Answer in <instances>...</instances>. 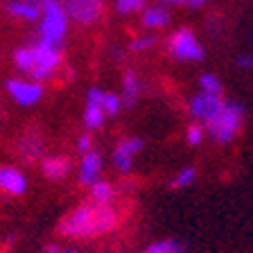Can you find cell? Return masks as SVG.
I'll return each instance as SVG.
<instances>
[{"mask_svg":"<svg viewBox=\"0 0 253 253\" xmlns=\"http://www.w3.org/2000/svg\"><path fill=\"white\" fill-rule=\"evenodd\" d=\"M235 66L240 70H253V54H240V57H235Z\"/></svg>","mask_w":253,"mask_h":253,"instance_id":"cell-27","label":"cell"},{"mask_svg":"<svg viewBox=\"0 0 253 253\" xmlns=\"http://www.w3.org/2000/svg\"><path fill=\"white\" fill-rule=\"evenodd\" d=\"M18 154H21L25 161H37L43 154V140L39 133H27L18 140Z\"/></svg>","mask_w":253,"mask_h":253,"instance_id":"cell-18","label":"cell"},{"mask_svg":"<svg viewBox=\"0 0 253 253\" xmlns=\"http://www.w3.org/2000/svg\"><path fill=\"white\" fill-rule=\"evenodd\" d=\"M27 2H37V5H41L43 0H27Z\"/></svg>","mask_w":253,"mask_h":253,"instance_id":"cell-32","label":"cell"},{"mask_svg":"<svg viewBox=\"0 0 253 253\" xmlns=\"http://www.w3.org/2000/svg\"><path fill=\"white\" fill-rule=\"evenodd\" d=\"M168 50L176 61L185 63H197L204 59V45L197 39V34L190 27H181V30L172 32L168 39Z\"/></svg>","mask_w":253,"mask_h":253,"instance_id":"cell-5","label":"cell"},{"mask_svg":"<svg viewBox=\"0 0 253 253\" xmlns=\"http://www.w3.org/2000/svg\"><path fill=\"white\" fill-rule=\"evenodd\" d=\"M70 30V16L63 0H43L41 16L37 21V39L43 43L61 47Z\"/></svg>","mask_w":253,"mask_h":253,"instance_id":"cell-3","label":"cell"},{"mask_svg":"<svg viewBox=\"0 0 253 253\" xmlns=\"http://www.w3.org/2000/svg\"><path fill=\"white\" fill-rule=\"evenodd\" d=\"M197 86H199L201 93H211V95H221L224 93V84L215 73H204L197 79Z\"/></svg>","mask_w":253,"mask_h":253,"instance_id":"cell-19","label":"cell"},{"mask_svg":"<svg viewBox=\"0 0 253 253\" xmlns=\"http://www.w3.org/2000/svg\"><path fill=\"white\" fill-rule=\"evenodd\" d=\"M156 2H161V5H165V7H181V5H188V0H156Z\"/></svg>","mask_w":253,"mask_h":253,"instance_id":"cell-28","label":"cell"},{"mask_svg":"<svg viewBox=\"0 0 253 253\" xmlns=\"http://www.w3.org/2000/svg\"><path fill=\"white\" fill-rule=\"evenodd\" d=\"M158 43V37H154V34H140V37H133L131 43H129V50L136 54L140 52H147V50H152L154 45Z\"/></svg>","mask_w":253,"mask_h":253,"instance_id":"cell-22","label":"cell"},{"mask_svg":"<svg viewBox=\"0 0 253 253\" xmlns=\"http://www.w3.org/2000/svg\"><path fill=\"white\" fill-rule=\"evenodd\" d=\"M251 41H253V34H251Z\"/></svg>","mask_w":253,"mask_h":253,"instance_id":"cell-33","label":"cell"},{"mask_svg":"<svg viewBox=\"0 0 253 253\" xmlns=\"http://www.w3.org/2000/svg\"><path fill=\"white\" fill-rule=\"evenodd\" d=\"M118 221H120V215L113 206H100L88 201L73 208L68 215H63V219L59 221V233L73 240H88V237L113 231Z\"/></svg>","mask_w":253,"mask_h":253,"instance_id":"cell-1","label":"cell"},{"mask_svg":"<svg viewBox=\"0 0 253 253\" xmlns=\"http://www.w3.org/2000/svg\"><path fill=\"white\" fill-rule=\"evenodd\" d=\"M5 11L21 23H37L41 16V5L37 2H27V0H7L5 2Z\"/></svg>","mask_w":253,"mask_h":253,"instance_id":"cell-15","label":"cell"},{"mask_svg":"<svg viewBox=\"0 0 253 253\" xmlns=\"http://www.w3.org/2000/svg\"><path fill=\"white\" fill-rule=\"evenodd\" d=\"M197 181V168H192V165H185V168H181L179 172L172 176V181H169V185L172 188H190V185Z\"/></svg>","mask_w":253,"mask_h":253,"instance_id":"cell-20","label":"cell"},{"mask_svg":"<svg viewBox=\"0 0 253 253\" xmlns=\"http://www.w3.org/2000/svg\"><path fill=\"white\" fill-rule=\"evenodd\" d=\"M70 23L79 27H90L104 16L106 0H63Z\"/></svg>","mask_w":253,"mask_h":253,"instance_id":"cell-7","label":"cell"},{"mask_svg":"<svg viewBox=\"0 0 253 253\" xmlns=\"http://www.w3.org/2000/svg\"><path fill=\"white\" fill-rule=\"evenodd\" d=\"M59 253H79V251H77V249H61Z\"/></svg>","mask_w":253,"mask_h":253,"instance_id":"cell-31","label":"cell"},{"mask_svg":"<svg viewBox=\"0 0 253 253\" xmlns=\"http://www.w3.org/2000/svg\"><path fill=\"white\" fill-rule=\"evenodd\" d=\"M104 93L100 86H90L86 93V106H84V126L86 131H97L106 122L104 113Z\"/></svg>","mask_w":253,"mask_h":253,"instance_id":"cell-9","label":"cell"},{"mask_svg":"<svg viewBox=\"0 0 253 253\" xmlns=\"http://www.w3.org/2000/svg\"><path fill=\"white\" fill-rule=\"evenodd\" d=\"M70 161L66 156H47L41 161V172L47 181H63L70 174Z\"/></svg>","mask_w":253,"mask_h":253,"instance_id":"cell-16","label":"cell"},{"mask_svg":"<svg viewBox=\"0 0 253 253\" xmlns=\"http://www.w3.org/2000/svg\"><path fill=\"white\" fill-rule=\"evenodd\" d=\"M122 109H125V104H122L120 93H111V90H106L104 93V113H106V118H116Z\"/></svg>","mask_w":253,"mask_h":253,"instance_id":"cell-23","label":"cell"},{"mask_svg":"<svg viewBox=\"0 0 253 253\" xmlns=\"http://www.w3.org/2000/svg\"><path fill=\"white\" fill-rule=\"evenodd\" d=\"M142 7H145V0H113V9L120 16L140 14Z\"/></svg>","mask_w":253,"mask_h":253,"instance_id":"cell-21","label":"cell"},{"mask_svg":"<svg viewBox=\"0 0 253 253\" xmlns=\"http://www.w3.org/2000/svg\"><path fill=\"white\" fill-rule=\"evenodd\" d=\"M145 253H185L176 240H161V242H154L145 249Z\"/></svg>","mask_w":253,"mask_h":253,"instance_id":"cell-24","label":"cell"},{"mask_svg":"<svg viewBox=\"0 0 253 253\" xmlns=\"http://www.w3.org/2000/svg\"><path fill=\"white\" fill-rule=\"evenodd\" d=\"M206 2H211V0H188V7H192V9H199V7H204Z\"/></svg>","mask_w":253,"mask_h":253,"instance_id":"cell-29","label":"cell"},{"mask_svg":"<svg viewBox=\"0 0 253 253\" xmlns=\"http://www.w3.org/2000/svg\"><path fill=\"white\" fill-rule=\"evenodd\" d=\"M169 21H172V14H169V9L165 5H161V2L145 5L140 11V25L149 32L163 30V27L169 25Z\"/></svg>","mask_w":253,"mask_h":253,"instance_id":"cell-13","label":"cell"},{"mask_svg":"<svg viewBox=\"0 0 253 253\" xmlns=\"http://www.w3.org/2000/svg\"><path fill=\"white\" fill-rule=\"evenodd\" d=\"M5 90L11 97V102H16L18 106H37L43 100V95H45V86L41 82H37V79L25 77V75L7 79Z\"/></svg>","mask_w":253,"mask_h":253,"instance_id":"cell-6","label":"cell"},{"mask_svg":"<svg viewBox=\"0 0 253 253\" xmlns=\"http://www.w3.org/2000/svg\"><path fill=\"white\" fill-rule=\"evenodd\" d=\"M206 138V129L199 125V122H192V125L185 129V142H188L190 147H199L201 142Z\"/></svg>","mask_w":253,"mask_h":253,"instance_id":"cell-25","label":"cell"},{"mask_svg":"<svg viewBox=\"0 0 253 253\" xmlns=\"http://www.w3.org/2000/svg\"><path fill=\"white\" fill-rule=\"evenodd\" d=\"M221 102H224V97H221V95H211V93H201V90H199V93H195L192 97H190L188 113L192 116V120L199 122V125L204 126L206 122L211 120L217 111H219Z\"/></svg>","mask_w":253,"mask_h":253,"instance_id":"cell-10","label":"cell"},{"mask_svg":"<svg viewBox=\"0 0 253 253\" xmlns=\"http://www.w3.org/2000/svg\"><path fill=\"white\" fill-rule=\"evenodd\" d=\"M102 172H104V156H102L97 149H90V152L82 154L79 158V168H77V179L84 188H90L95 181L102 179Z\"/></svg>","mask_w":253,"mask_h":253,"instance_id":"cell-11","label":"cell"},{"mask_svg":"<svg viewBox=\"0 0 253 253\" xmlns=\"http://www.w3.org/2000/svg\"><path fill=\"white\" fill-rule=\"evenodd\" d=\"M77 149L79 154H86L93 149V136H90V131H84V133H79L77 138Z\"/></svg>","mask_w":253,"mask_h":253,"instance_id":"cell-26","label":"cell"},{"mask_svg":"<svg viewBox=\"0 0 253 253\" xmlns=\"http://www.w3.org/2000/svg\"><path fill=\"white\" fill-rule=\"evenodd\" d=\"M145 149V140L138 136H126L122 140H118V145L113 147L111 154V163L120 174H129L133 168V158Z\"/></svg>","mask_w":253,"mask_h":253,"instance_id":"cell-8","label":"cell"},{"mask_svg":"<svg viewBox=\"0 0 253 253\" xmlns=\"http://www.w3.org/2000/svg\"><path fill=\"white\" fill-rule=\"evenodd\" d=\"M244 125V106L240 102L224 100L215 116L204 125L206 133L211 136V140H215L217 145H228L237 138L240 129Z\"/></svg>","mask_w":253,"mask_h":253,"instance_id":"cell-4","label":"cell"},{"mask_svg":"<svg viewBox=\"0 0 253 253\" xmlns=\"http://www.w3.org/2000/svg\"><path fill=\"white\" fill-rule=\"evenodd\" d=\"M27 181L25 172L14 165H0V192H5L9 197H23L27 192Z\"/></svg>","mask_w":253,"mask_h":253,"instance_id":"cell-12","label":"cell"},{"mask_svg":"<svg viewBox=\"0 0 253 253\" xmlns=\"http://www.w3.org/2000/svg\"><path fill=\"white\" fill-rule=\"evenodd\" d=\"M142 90H145V84H142V79L138 77V73L136 70H126V73L122 75V90H120L122 104H125L126 109L136 106Z\"/></svg>","mask_w":253,"mask_h":253,"instance_id":"cell-14","label":"cell"},{"mask_svg":"<svg viewBox=\"0 0 253 253\" xmlns=\"http://www.w3.org/2000/svg\"><path fill=\"white\" fill-rule=\"evenodd\" d=\"M88 197H90L93 204L113 206V199H116V188H113V183L100 179V181H95V183L88 188Z\"/></svg>","mask_w":253,"mask_h":253,"instance_id":"cell-17","label":"cell"},{"mask_svg":"<svg viewBox=\"0 0 253 253\" xmlns=\"http://www.w3.org/2000/svg\"><path fill=\"white\" fill-rule=\"evenodd\" d=\"M59 251H61V249H59V247H57V244H47V247H45V249H43V251H41V253H59Z\"/></svg>","mask_w":253,"mask_h":253,"instance_id":"cell-30","label":"cell"},{"mask_svg":"<svg viewBox=\"0 0 253 253\" xmlns=\"http://www.w3.org/2000/svg\"><path fill=\"white\" fill-rule=\"evenodd\" d=\"M11 63L21 75L45 84V82L57 77L59 70H61V47L34 39L32 43L16 47L14 54H11Z\"/></svg>","mask_w":253,"mask_h":253,"instance_id":"cell-2","label":"cell"}]
</instances>
